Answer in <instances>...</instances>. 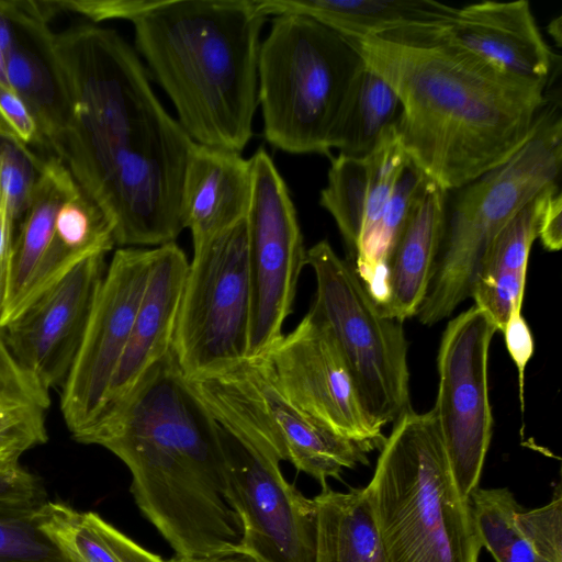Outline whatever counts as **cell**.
Masks as SVG:
<instances>
[{"label":"cell","instance_id":"cell-1","mask_svg":"<svg viewBox=\"0 0 562 562\" xmlns=\"http://www.w3.org/2000/svg\"><path fill=\"white\" fill-rule=\"evenodd\" d=\"M70 116L53 149L103 211L121 247L160 246L184 229L182 182L195 142L161 105L135 49L80 23L53 34Z\"/></svg>","mask_w":562,"mask_h":562},{"label":"cell","instance_id":"cell-2","mask_svg":"<svg viewBox=\"0 0 562 562\" xmlns=\"http://www.w3.org/2000/svg\"><path fill=\"white\" fill-rule=\"evenodd\" d=\"M443 24L346 38L396 93L408 161L449 193L514 156L548 100L547 81L501 71L448 41Z\"/></svg>","mask_w":562,"mask_h":562},{"label":"cell","instance_id":"cell-3","mask_svg":"<svg viewBox=\"0 0 562 562\" xmlns=\"http://www.w3.org/2000/svg\"><path fill=\"white\" fill-rule=\"evenodd\" d=\"M72 437L108 449L128 468L135 503L176 554L241 550L221 427L172 349Z\"/></svg>","mask_w":562,"mask_h":562},{"label":"cell","instance_id":"cell-4","mask_svg":"<svg viewBox=\"0 0 562 562\" xmlns=\"http://www.w3.org/2000/svg\"><path fill=\"white\" fill-rule=\"evenodd\" d=\"M255 0H158L135 18L137 50L196 144L240 153L258 105Z\"/></svg>","mask_w":562,"mask_h":562},{"label":"cell","instance_id":"cell-5","mask_svg":"<svg viewBox=\"0 0 562 562\" xmlns=\"http://www.w3.org/2000/svg\"><path fill=\"white\" fill-rule=\"evenodd\" d=\"M387 562H477L469 499L456 485L432 409L404 413L363 487Z\"/></svg>","mask_w":562,"mask_h":562},{"label":"cell","instance_id":"cell-6","mask_svg":"<svg viewBox=\"0 0 562 562\" xmlns=\"http://www.w3.org/2000/svg\"><path fill=\"white\" fill-rule=\"evenodd\" d=\"M562 162V122L547 102L525 145L506 162L454 190L427 294L417 312L424 325L450 316L471 297L490 248L504 226L547 188Z\"/></svg>","mask_w":562,"mask_h":562},{"label":"cell","instance_id":"cell-7","mask_svg":"<svg viewBox=\"0 0 562 562\" xmlns=\"http://www.w3.org/2000/svg\"><path fill=\"white\" fill-rule=\"evenodd\" d=\"M363 64L345 36L316 20L274 16L258 58L267 142L290 154L330 156L331 132Z\"/></svg>","mask_w":562,"mask_h":562},{"label":"cell","instance_id":"cell-8","mask_svg":"<svg viewBox=\"0 0 562 562\" xmlns=\"http://www.w3.org/2000/svg\"><path fill=\"white\" fill-rule=\"evenodd\" d=\"M222 429L249 446L276 453L315 479L322 488L345 469L368 464V445L313 420L281 392L261 357L188 379Z\"/></svg>","mask_w":562,"mask_h":562},{"label":"cell","instance_id":"cell-9","mask_svg":"<svg viewBox=\"0 0 562 562\" xmlns=\"http://www.w3.org/2000/svg\"><path fill=\"white\" fill-rule=\"evenodd\" d=\"M316 279L313 308L328 325L370 415L384 427L412 409L403 322L382 315L352 263L327 240L306 250Z\"/></svg>","mask_w":562,"mask_h":562},{"label":"cell","instance_id":"cell-10","mask_svg":"<svg viewBox=\"0 0 562 562\" xmlns=\"http://www.w3.org/2000/svg\"><path fill=\"white\" fill-rule=\"evenodd\" d=\"M250 282L246 217L193 250L171 349L187 379L248 357Z\"/></svg>","mask_w":562,"mask_h":562},{"label":"cell","instance_id":"cell-11","mask_svg":"<svg viewBox=\"0 0 562 562\" xmlns=\"http://www.w3.org/2000/svg\"><path fill=\"white\" fill-rule=\"evenodd\" d=\"M252 191L246 215L250 282L248 357H260L280 337L292 313L306 250L290 191L269 154L250 158Z\"/></svg>","mask_w":562,"mask_h":562},{"label":"cell","instance_id":"cell-12","mask_svg":"<svg viewBox=\"0 0 562 562\" xmlns=\"http://www.w3.org/2000/svg\"><path fill=\"white\" fill-rule=\"evenodd\" d=\"M496 331L490 317L472 305L448 323L439 345L432 412L464 499L479 487L492 438L487 361Z\"/></svg>","mask_w":562,"mask_h":562},{"label":"cell","instance_id":"cell-13","mask_svg":"<svg viewBox=\"0 0 562 562\" xmlns=\"http://www.w3.org/2000/svg\"><path fill=\"white\" fill-rule=\"evenodd\" d=\"M260 357L304 414L341 437L381 449L383 427L368 412L333 333L313 308Z\"/></svg>","mask_w":562,"mask_h":562},{"label":"cell","instance_id":"cell-14","mask_svg":"<svg viewBox=\"0 0 562 562\" xmlns=\"http://www.w3.org/2000/svg\"><path fill=\"white\" fill-rule=\"evenodd\" d=\"M153 252L121 247L106 267L81 345L61 386L60 411L71 435L89 426L102 411L148 281Z\"/></svg>","mask_w":562,"mask_h":562},{"label":"cell","instance_id":"cell-15","mask_svg":"<svg viewBox=\"0 0 562 562\" xmlns=\"http://www.w3.org/2000/svg\"><path fill=\"white\" fill-rule=\"evenodd\" d=\"M221 431L229 498L243 528L241 550L256 562H315L313 499L285 480L278 456Z\"/></svg>","mask_w":562,"mask_h":562},{"label":"cell","instance_id":"cell-16","mask_svg":"<svg viewBox=\"0 0 562 562\" xmlns=\"http://www.w3.org/2000/svg\"><path fill=\"white\" fill-rule=\"evenodd\" d=\"M105 255L79 262L1 330L19 364L47 391L63 386L106 271Z\"/></svg>","mask_w":562,"mask_h":562},{"label":"cell","instance_id":"cell-17","mask_svg":"<svg viewBox=\"0 0 562 562\" xmlns=\"http://www.w3.org/2000/svg\"><path fill=\"white\" fill-rule=\"evenodd\" d=\"M441 34L501 71L547 81L554 56L526 0L483 1L457 8Z\"/></svg>","mask_w":562,"mask_h":562},{"label":"cell","instance_id":"cell-18","mask_svg":"<svg viewBox=\"0 0 562 562\" xmlns=\"http://www.w3.org/2000/svg\"><path fill=\"white\" fill-rule=\"evenodd\" d=\"M15 40L5 63L7 81L34 116L46 149L65 133L70 106L52 49L54 32L41 1L8 0Z\"/></svg>","mask_w":562,"mask_h":562},{"label":"cell","instance_id":"cell-19","mask_svg":"<svg viewBox=\"0 0 562 562\" xmlns=\"http://www.w3.org/2000/svg\"><path fill=\"white\" fill-rule=\"evenodd\" d=\"M407 162L396 123L370 154L362 157L339 154L331 158L319 204L333 216L351 258L349 261L355 258L359 237L382 212Z\"/></svg>","mask_w":562,"mask_h":562},{"label":"cell","instance_id":"cell-20","mask_svg":"<svg viewBox=\"0 0 562 562\" xmlns=\"http://www.w3.org/2000/svg\"><path fill=\"white\" fill-rule=\"evenodd\" d=\"M153 250L148 281L102 411L125 396L145 371L171 350L190 262L175 241Z\"/></svg>","mask_w":562,"mask_h":562},{"label":"cell","instance_id":"cell-21","mask_svg":"<svg viewBox=\"0 0 562 562\" xmlns=\"http://www.w3.org/2000/svg\"><path fill=\"white\" fill-rule=\"evenodd\" d=\"M252 191L250 159L224 148L194 145L186 167L180 215L193 250L246 217Z\"/></svg>","mask_w":562,"mask_h":562},{"label":"cell","instance_id":"cell-22","mask_svg":"<svg viewBox=\"0 0 562 562\" xmlns=\"http://www.w3.org/2000/svg\"><path fill=\"white\" fill-rule=\"evenodd\" d=\"M448 192L427 180L396 243L382 315L403 322L427 294L445 235Z\"/></svg>","mask_w":562,"mask_h":562},{"label":"cell","instance_id":"cell-23","mask_svg":"<svg viewBox=\"0 0 562 562\" xmlns=\"http://www.w3.org/2000/svg\"><path fill=\"white\" fill-rule=\"evenodd\" d=\"M266 16L301 14L348 38L382 36L412 26L439 25L457 8L434 0H255Z\"/></svg>","mask_w":562,"mask_h":562},{"label":"cell","instance_id":"cell-24","mask_svg":"<svg viewBox=\"0 0 562 562\" xmlns=\"http://www.w3.org/2000/svg\"><path fill=\"white\" fill-rule=\"evenodd\" d=\"M79 186L54 155L43 159L30 206L14 238L8 300L1 329L26 307L50 247L58 211Z\"/></svg>","mask_w":562,"mask_h":562},{"label":"cell","instance_id":"cell-25","mask_svg":"<svg viewBox=\"0 0 562 562\" xmlns=\"http://www.w3.org/2000/svg\"><path fill=\"white\" fill-rule=\"evenodd\" d=\"M313 502L315 562H387L363 487L344 493L327 486Z\"/></svg>","mask_w":562,"mask_h":562},{"label":"cell","instance_id":"cell-26","mask_svg":"<svg viewBox=\"0 0 562 562\" xmlns=\"http://www.w3.org/2000/svg\"><path fill=\"white\" fill-rule=\"evenodd\" d=\"M37 520L68 562H166L92 512L44 501Z\"/></svg>","mask_w":562,"mask_h":562},{"label":"cell","instance_id":"cell-27","mask_svg":"<svg viewBox=\"0 0 562 562\" xmlns=\"http://www.w3.org/2000/svg\"><path fill=\"white\" fill-rule=\"evenodd\" d=\"M427 178L409 161L375 222L359 237L353 268L381 310L389 299L391 259Z\"/></svg>","mask_w":562,"mask_h":562},{"label":"cell","instance_id":"cell-28","mask_svg":"<svg viewBox=\"0 0 562 562\" xmlns=\"http://www.w3.org/2000/svg\"><path fill=\"white\" fill-rule=\"evenodd\" d=\"M400 112L394 90L363 64L349 88L329 138V148L352 157L370 154L396 123Z\"/></svg>","mask_w":562,"mask_h":562},{"label":"cell","instance_id":"cell-29","mask_svg":"<svg viewBox=\"0 0 562 562\" xmlns=\"http://www.w3.org/2000/svg\"><path fill=\"white\" fill-rule=\"evenodd\" d=\"M469 502L480 542L496 562H546L519 530L520 506L509 490L477 487Z\"/></svg>","mask_w":562,"mask_h":562},{"label":"cell","instance_id":"cell-30","mask_svg":"<svg viewBox=\"0 0 562 562\" xmlns=\"http://www.w3.org/2000/svg\"><path fill=\"white\" fill-rule=\"evenodd\" d=\"M542 192L524 206L498 233L477 281L497 282L525 289L529 254L533 241L538 238Z\"/></svg>","mask_w":562,"mask_h":562},{"label":"cell","instance_id":"cell-31","mask_svg":"<svg viewBox=\"0 0 562 562\" xmlns=\"http://www.w3.org/2000/svg\"><path fill=\"white\" fill-rule=\"evenodd\" d=\"M43 498L0 501V562H68L40 528Z\"/></svg>","mask_w":562,"mask_h":562},{"label":"cell","instance_id":"cell-32","mask_svg":"<svg viewBox=\"0 0 562 562\" xmlns=\"http://www.w3.org/2000/svg\"><path fill=\"white\" fill-rule=\"evenodd\" d=\"M42 162L29 146L0 132V193L7 198L15 223L30 206Z\"/></svg>","mask_w":562,"mask_h":562},{"label":"cell","instance_id":"cell-33","mask_svg":"<svg viewBox=\"0 0 562 562\" xmlns=\"http://www.w3.org/2000/svg\"><path fill=\"white\" fill-rule=\"evenodd\" d=\"M516 522L536 553L546 562H562V493L560 485L549 504L519 510Z\"/></svg>","mask_w":562,"mask_h":562},{"label":"cell","instance_id":"cell-34","mask_svg":"<svg viewBox=\"0 0 562 562\" xmlns=\"http://www.w3.org/2000/svg\"><path fill=\"white\" fill-rule=\"evenodd\" d=\"M45 411L29 402L0 397V438L23 440L32 447L46 442Z\"/></svg>","mask_w":562,"mask_h":562},{"label":"cell","instance_id":"cell-35","mask_svg":"<svg viewBox=\"0 0 562 562\" xmlns=\"http://www.w3.org/2000/svg\"><path fill=\"white\" fill-rule=\"evenodd\" d=\"M0 397L49 406L47 391L30 372L23 369L9 350L0 329Z\"/></svg>","mask_w":562,"mask_h":562},{"label":"cell","instance_id":"cell-36","mask_svg":"<svg viewBox=\"0 0 562 562\" xmlns=\"http://www.w3.org/2000/svg\"><path fill=\"white\" fill-rule=\"evenodd\" d=\"M0 132L24 145L46 149L40 127L29 108L16 92L0 82Z\"/></svg>","mask_w":562,"mask_h":562},{"label":"cell","instance_id":"cell-37","mask_svg":"<svg viewBox=\"0 0 562 562\" xmlns=\"http://www.w3.org/2000/svg\"><path fill=\"white\" fill-rule=\"evenodd\" d=\"M158 0H57L60 12L86 16L93 23L123 19L131 22L151 9Z\"/></svg>","mask_w":562,"mask_h":562},{"label":"cell","instance_id":"cell-38","mask_svg":"<svg viewBox=\"0 0 562 562\" xmlns=\"http://www.w3.org/2000/svg\"><path fill=\"white\" fill-rule=\"evenodd\" d=\"M503 334L508 353L518 371L519 400L524 411L525 370L533 355L535 342L530 328L521 315V306L513 310Z\"/></svg>","mask_w":562,"mask_h":562},{"label":"cell","instance_id":"cell-39","mask_svg":"<svg viewBox=\"0 0 562 562\" xmlns=\"http://www.w3.org/2000/svg\"><path fill=\"white\" fill-rule=\"evenodd\" d=\"M538 238L548 251H558L562 246V198L553 184L540 198Z\"/></svg>","mask_w":562,"mask_h":562},{"label":"cell","instance_id":"cell-40","mask_svg":"<svg viewBox=\"0 0 562 562\" xmlns=\"http://www.w3.org/2000/svg\"><path fill=\"white\" fill-rule=\"evenodd\" d=\"M43 498L35 477L19 461L0 462V501Z\"/></svg>","mask_w":562,"mask_h":562},{"label":"cell","instance_id":"cell-41","mask_svg":"<svg viewBox=\"0 0 562 562\" xmlns=\"http://www.w3.org/2000/svg\"><path fill=\"white\" fill-rule=\"evenodd\" d=\"M15 224L7 198L0 193V329L9 294Z\"/></svg>","mask_w":562,"mask_h":562},{"label":"cell","instance_id":"cell-42","mask_svg":"<svg viewBox=\"0 0 562 562\" xmlns=\"http://www.w3.org/2000/svg\"><path fill=\"white\" fill-rule=\"evenodd\" d=\"M15 40V26L8 0H0V82L7 81L5 63Z\"/></svg>","mask_w":562,"mask_h":562},{"label":"cell","instance_id":"cell-43","mask_svg":"<svg viewBox=\"0 0 562 562\" xmlns=\"http://www.w3.org/2000/svg\"><path fill=\"white\" fill-rule=\"evenodd\" d=\"M166 562H256L249 554L244 551H231L213 553L207 555H179Z\"/></svg>","mask_w":562,"mask_h":562},{"label":"cell","instance_id":"cell-44","mask_svg":"<svg viewBox=\"0 0 562 562\" xmlns=\"http://www.w3.org/2000/svg\"><path fill=\"white\" fill-rule=\"evenodd\" d=\"M32 448L23 440L12 438H0V462L19 461L20 456Z\"/></svg>","mask_w":562,"mask_h":562}]
</instances>
